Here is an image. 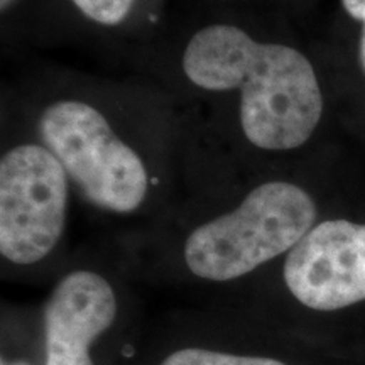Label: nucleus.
I'll list each match as a JSON object with an SVG mask.
<instances>
[{"label": "nucleus", "mask_w": 365, "mask_h": 365, "mask_svg": "<svg viewBox=\"0 0 365 365\" xmlns=\"http://www.w3.org/2000/svg\"><path fill=\"white\" fill-rule=\"evenodd\" d=\"M317 213L307 190L289 181H266L237 208L196 227L185 242V262L202 279H239L291 252L314 227Z\"/></svg>", "instance_id": "nucleus-2"}, {"label": "nucleus", "mask_w": 365, "mask_h": 365, "mask_svg": "<svg viewBox=\"0 0 365 365\" xmlns=\"http://www.w3.org/2000/svg\"><path fill=\"white\" fill-rule=\"evenodd\" d=\"M115 317V293L103 276L88 269L66 274L44 308V365H95L90 346Z\"/></svg>", "instance_id": "nucleus-6"}, {"label": "nucleus", "mask_w": 365, "mask_h": 365, "mask_svg": "<svg viewBox=\"0 0 365 365\" xmlns=\"http://www.w3.org/2000/svg\"><path fill=\"white\" fill-rule=\"evenodd\" d=\"M181 68L198 88L239 93L242 134L261 150L301 148L322 120L323 95L312 61L291 46L254 39L239 26L196 31Z\"/></svg>", "instance_id": "nucleus-1"}, {"label": "nucleus", "mask_w": 365, "mask_h": 365, "mask_svg": "<svg viewBox=\"0 0 365 365\" xmlns=\"http://www.w3.org/2000/svg\"><path fill=\"white\" fill-rule=\"evenodd\" d=\"M345 12L359 22L365 21V0H341Z\"/></svg>", "instance_id": "nucleus-9"}, {"label": "nucleus", "mask_w": 365, "mask_h": 365, "mask_svg": "<svg viewBox=\"0 0 365 365\" xmlns=\"http://www.w3.org/2000/svg\"><path fill=\"white\" fill-rule=\"evenodd\" d=\"M71 4L95 24L115 27L129 17L135 0H71Z\"/></svg>", "instance_id": "nucleus-8"}, {"label": "nucleus", "mask_w": 365, "mask_h": 365, "mask_svg": "<svg viewBox=\"0 0 365 365\" xmlns=\"http://www.w3.org/2000/svg\"><path fill=\"white\" fill-rule=\"evenodd\" d=\"M284 282L307 308L335 312L365 301V223L325 220L287 252Z\"/></svg>", "instance_id": "nucleus-5"}, {"label": "nucleus", "mask_w": 365, "mask_h": 365, "mask_svg": "<svg viewBox=\"0 0 365 365\" xmlns=\"http://www.w3.org/2000/svg\"><path fill=\"white\" fill-rule=\"evenodd\" d=\"M2 365H31V364L21 362V360H16V362H6V360H2Z\"/></svg>", "instance_id": "nucleus-12"}, {"label": "nucleus", "mask_w": 365, "mask_h": 365, "mask_svg": "<svg viewBox=\"0 0 365 365\" xmlns=\"http://www.w3.org/2000/svg\"><path fill=\"white\" fill-rule=\"evenodd\" d=\"M161 365H286L279 360L267 357H245L217 350L182 349L173 352L163 360Z\"/></svg>", "instance_id": "nucleus-7"}, {"label": "nucleus", "mask_w": 365, "mask_h": 365, "mask_svg": "<svg viewBox=\"0 0 365 365\" xmlns=\"http://www.w3.org/2000/svg\"><path fill=\"white\" fill-rule=\"evenodd\" d=\"M359 59H360V66H362V70L365 73V21L362 22V34H360Z\"/></svg>", "instance_id": "nucleus-10"}, {"label": "nucleus", "mask_w": 365, "mask_h": 365, "mask_svg": "<svg viewBox=\"0 0 365 365\" xmlns=\"http://www.w3.org/2000/svg\"><path fill=\"white\" fill-rule=\"evenodd\" d=\"M38 135L91 207L122 215L143 207L150 188L148 166L95 105L54 100L39 113Z\"/></svg>", "instance_id": "nucleus-3"}, {"label": "nucleus", "mask_w": 365, "mask_h": 365, "mask_svg": "<svg viewBox=\"0 0 365 365\" xmlns=\"http://www.w3.org/2000/svg\"><path fill=\"white\" fill-rule=\"evenodd\" d=\"M70 178L41 143L9 148L0 159V254L17 266L43 261L65 232Z\"/></svg>", "instance_id": "nucleus-4"}, {"label": "nucleus", "mask_w": 365, "mask_h": 365, "mask_svg": "<svg viewBox=\"0 0 365 365\" xmlns=\"http://www.w3.org/2000/svg\"><path fill=\"white\" fill-rule=\"evenodd\" d=\"M17 0H0V9H2V12H6L11 9L14 4H16Z\"/></svg>", "instance_id": "nucleus-11"}]
</instances>
